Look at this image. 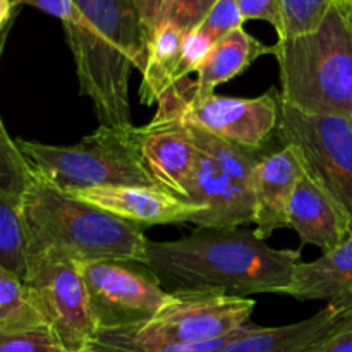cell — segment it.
I'll list each match as a JSON object with an SVG mask.
<instances>
[{"instance_id": "obj_16", "label": "cell", "mask_w": 352, "mask_h": 352, "mask_svg": "<svg viewBox=\"0 0 352 352\" xmlns=\"http://www.w3.org/2000/svg\"><path fill=\"white\" fill-rule=\"evenodd\" d=\"M285 294L298 301H325L340 311L352 309V232L318 260L301 261Z\"/></svg>"}, {"instance_id": "obj_27", "label": "cell", "mask_w": 352, "mask_h": 352, "mask_svg": "<svg viewBox=\"0 0 352 352\" xmlns=\"http://www.w3.org/2000/svg\"><path fill=\"white\" fill-rule=\"evenodd\" d=\"M243 24L244 17L237 0H219L199 28L219 43L223 36L243 28Z\"/></svg>"}, {"instance_id": "obj_28", "label": "cell", "mask_w": 352, "mask_h": 352, "mask_svg": "<svg viewBox=\"0 0 352 352\" xmlns=\"http://www.w3.org/2000/svg\"><path fill=\"white\" fill-rule=\"evenodd\" d=\"M217 2L219 0H172L165 21L186 34L201 26Z\"/></svg>"}, {"instance_id": "obj_7", "label": "cell", "mask_w": 352, "mask_h": 352, "mask_svg": "<svg viewBox=\"0 0 352 352\" xmlns=\"http://www.w3.org/2000/svg\"><path fill=\"white\" fill-rule=\"evenodd\" d=\"M253 309V299L239 296L215 292L174 294V299L150 322L105 332L148 346L203 344L219 340L246 327L251 323Z\"/></svg>"}, {"instance_id": "obj_9", "label": "cell", "mask_w": 352, "mask_h": 352, "mask_svg": "<svg viewBox=\"0 0 352 352\" xmlns=\"http://www.w3.org/2000/svg\"><path fill=\"white\" fill-rule=\"evenodd\" d=\"M81 274L98 330L143 325L174 299L138 261H95L81 265Z\"/></svg>"}, {"instance_id": "obj_3", "label": "cell", "mask_w": 352, "mask_h": 352, "mask_svg": "<svg viewBox=\"0 0 352 352\" xmlns=\"http://www.w3.org/2000/svg\"><path fill=\"white\" fill-rule=\"evenodd\" d=\"M23 217L28 263L41 258L78 265L144 260L148 239L143 227L74 198L34 168L23 199Z\"/></svg>"}, {"instance_id": "obj_29", "label": "cell", "mask_w": 352, "mask_h": 352, "mask_svg": "<svg viewBox=\"0 0 352 352\" xmlns=\"http://www.w3.org/2000/svg\"><path fill=\"white\" fill-rule=\"evenodd\" d=\"M308 352H352V309L346 311L332 332Z\"/></svg>"}, {"instance_id": "obj_13", "label": "cell", "mask_w": 352, "mask_h": 352, "mask_svg": "<svg viewBox=\"0 0 352 352\" xmlns=\"http://www.w3.org/2000/svg\"><path fill=\"white\" fill-rule=\"evenodd\" d=\"M143 155L162 189L188 201L199 150L177 119H153L141 127Z\"/></svg>"}, {"instance_id": "obj_8", "label": "cell", "mask_w": 352, "mask_h": 352, "mask_svg": "<svg viewBox=\"0 0 352 352\" xmlns=\"http://www.w3.org/2000/svg\"><path fill=\"white\" fill-rule=\"evenodd\" d=\"M157 119H177L230 143L248 148L268 146L280 120V95L270 89L254 98L210 95L184 100L167 91L158 102Z\"/></svg>"}, {"instance_id": "obj_21", "label": "cell", "mask_w": 352, "mask_h": 352, "mask_svg": "<svg viewBox=\"0 0 352 352\" xmlns=\"http://www.w3.org/2000/svg\"><path fill=\"white\" fill-rule=\"evenodd\" d=\"M43 327H48V322L33 291L26 282L0 268V333L26 332Z\"/></svg>"}, {"instance_id": "obj_32", "label": "cell", "mask_w": 352, "mask_h": 352, "mask_svg": "<svg viewBox=\"0 0 352 352\" xmlns=\"http://www.w3.org/2000/svg\"><path fill=\"white\" fill-rule=\"evenodd\" d=\"M21 6H31L45 14L57 17L62 24H72L78 21L79 10L74 0H19Z\"/></svg>"}, {"instance_id": "obj_10", "label": "cell", "mask_w": 352, "mask_h": 352, "mask_svg": "<svg viewBox=\"0 0 352 352\" xmlns=\"http://www.w3.org/2000/svg\"><path fill=\"white\" fill-rule=\"evenodd\" d=\"M65 352L88 351L98 336L81 265L41 258L28 263L24 280Z\"/></svg>"}, {"instance_id": "obj_31", "label": "cell", "mask_w": 352, "mask_h": 352, "mask_svg": "<svg viewBox=\"0 0 352 352\" xmlns=\"http://www.w3.org/2000/svg\"><path fill=\"white\" fill-rule=\"evenodd\" d=\"M170 3L172 0H134L146 41H150L151 34L165 21Z\"/></svg>"}, {"instance_id": "obj_17", "label": "cell", "mask_w": 352, "mask_h": 352, "mask_svg": "<svg viewBox=\"0 0 352 352\" xmlns=\"http://www.w3.org/2000/svg\"><path fill=\"white\" fill-rule=\"evenodd\" d=\"M272 50L274 48L261 43L244 28H239L215 45L205 64L196 72L198 79L195 82H188V79H184L172 86L168 91L184 100L205 98L213 95L217 86L243 74L256 58L272 54Z\"/></svg>"}, {"instance_id": "obj_4", "label": "cell", "mask_w": 352, "mask_h": 352, "mask_svg": "<svg viewBox=\"0 0 352 352\" xmlns=\"http://www.w3.org/2000/svg\"><path fill=\"white\" fill-rule=\"evenodd\" d=\"M280 100L301 112L352 120V6L336 2L316 31L272 45Z\"/></svg>"}, {"instance_id": "obj_6", "label": "cell", "mask_w": 352, "mask_h": 352, "mask_svg": "<svg viewBox=\"0 0 352 352\" xmlns=\"http://www.w3.org/2000/svg\"><path fill=\"white\" fill-rule=\"evenodd\" d=\"M277 136L306 174L337 203L352 227V120L308 113L280 100Z\"/></svg>"}, {"instance_id": "obj_30", "label": "cell", "mask_w": 352, "mask_h": 352, "mask_svg": "<svg viewBox=\"0 0 352 352\" xmlns=\"http://www.w3.org/2000/svg\"><path fill=\"white\" fill-rule=\"evenodd\" d=\"M244 21H267L275 28L277 34L282 33V16L278 0H237Z\"/></svg>"}, {"instance_id": "obj_19", "label": "cell", "mask_w": 352, "mask_h": 352, "mask_svg": "<svg viewBox=\"0 0 352 352\" xmlns=\"http://www.w3.org/2000/svg\"><path fill=\"white\" fill-rule=\"evenodd\" d=\"M184 36L174 24L164 23L157 28L148 41L146 67L140 88V100L144 105H153L177 82L179 65L182 58Z\"/></svg>"}, {"instance_id": "obj_23", "label": "cell", "mask_w": 352, "mask_h": 352, "mask_svg": "<svg viewBox=\"0 0 352 352\" xmlns=\"http://www.w3.org/2000/svg\"><path fill=\"white\" fill-rule=\"evenodd\" d=\"M31 177L33 165L0 120V196L24 199Z\"/></svg>"}, {"instance_id": "obj_20", "label": "cell", "mask_w": 352, "mask_h": 352, "mask_svg": "<svg viewBox=\"0 0 352 352\" xmlns=\"http://www.w3.org/2000/svg\"><path fill=\"white\" fill-rule=\"evenodd\" d=\"M181 122V120H179ZM182 124V122H181ZM188 133L189 140L195 143L201 153L208 155L212 160H215L220 167L230 175L241 181L243 184L254 189V175H256L258 165L261 164L265 157L270 153L268 146L265 148H248L241 144L230 143L223 138L215 136L205 129H199L196 126L182 124Z\"/></svg>"}, {"instance_id": "obj_33", "label": "cell", "mask_w": 352, "mask_h": 352, "mask_svg": "<svg viewBox=\"0 0 352 352\" xmlns=\"http://www.w3.org/2000/svg\"><path fill=\"white\" fill-rule=\"evenodd\" d=\"M337 2H344V3H349V6H352V0H337Z\"/></svg>"}, {"instance_id": "obj_12", "label": "cell", "mask_w": 352, "mask_h": 352, "mask_svg": "<svg viewBox=\"0 0 352 352\" xmlns=\"http://www.w3.org/2000/svg\"><path fill=\"white\" fill-rule=\"evenodd\" d=\"M188 201L205 210L192 222L198 227L236 229L254 222V189L237 181L201 151L189 182Z\"/></svg>"}, {"instance_id": "obj_35", "label": "cell", "mask_w": 352, "mask_h": 352, "mask_svg": "<svg viewBox=\"0 0 352 352\" xmlns=\"http://www.w3.org/2000/svg\"><path fill=\"white\" fill-rule=\"evenodd\" d=\"M12 2H14V3H17V6H21V3H19V0H12Z\"/></svg>"}, {"instance_id": "obj_1", "label": "cell", "mask_w": 352, "mask_h": 352, "mask_svg": "<svg viewBox=\"0 0 352 352\" xmlns=\"http://www.w3.org/2000/svg\"><path fill=\"white\" fill-rule=\"evenodd\" d=\"M301 250H275L250 230L199 227L177 241H146L143 265L170 294H285Z\"/></svg>"}, {"instance_id": "obj_18", "label": "cell", "mask_w": 352, "mask_h": 352, "mask_svg": "<svg viewBox=\"0 0 352 352\" xmlns=\"http://www.w3.org/2000/svg\"><path fill=\"white\" fill-rule=\"evenodd\" d=\"M344 315L346 311L325 306L316 315L291 325L270 329L253 325L219 352H308L332 332Z\"/></svg>"}, {"instance_id": "obj_14", "label": "cell", "mask_w": 352, "mask_h": 352, "mask_svg": "<svg viewBox=\"0 0 352 352\" xmlns=\"http://www.w3.org/2000/svg\"><path fill=\"white\" fill-rule=\"evenodd\" d=\"M305 174L298 153L291 146L272 150L254 175V223L260 239L289 227V205L298 181Z\"/></svg>"}, {"instance_id": "obj_34", "label": "cell", "mask_w": 352, "mask_h": 352, "mask_svg": "<svg viewBox=\"0 0 352 352\" xmlns=\"http://www.w3.org/2000/svg\"><path fill=\"white\" fill-rule=\"evenodd\" d=\"M82 352H98V351H95V349H88V351H82Z\"/></svg>"}, {"instance_id": "obj_24", "label": "cell", "mask_w": 352, "mask_h": 352, "mask_svg": "<svg viewBox=\"0 0 352 352\" xmlns=\"http://www.w3.org/2000/svg\"><path fill=\"white\" fill-rule=\"evenodd\" d=\"M337 0H278L282 33L278 40L302 36L322 26Z\"/></svg>"}, {"instance_id": "obj_2", "label": "cell", "mask_w": 352, "mask_h": 352, "mask_svg": "<svg viewBox=\"0 0 352 352\" xmlns=\"http://www.w3.org/2000/svg\"><path fill=\"white\" fill-rule=\"evenodd\" d=\"M78 21L64 24L79 91L95 107L100 126H131L129 78L146 67L148 41L134 0H74Z\"/></svg>"}, {"instance_id": "obj_15", "label": "cell", "mask_w": 352, "mask_h": 352, "mask_svg": "<svg viewBox=\"0 0 352 352\" xmlns=\"http://www.w3.org/2000/svg\"><path fill=\"white\" fill-rule=\"evenodd\" d=\"M287 220L302 244H313L323 253L336 250L352 232L342 210L306 172L296 184Z\"/></svg>"}, {"instance_id": "obj_11", "label": "cell", "mask_w": 352, "mask_h": 352, "mask_svg": "<svg viewBox=\"0 0 352 352\" xmlns=\"http://www.w3.org/2000/svg\"><path fill=\"white\" fill-rule=\"evenodd\" d=\"M81 201L95 205L113 217L136 226L146 227L162 223L195 222L205 210L184 201L162 188L144 186H110V188L74 189L67 191Z\"/></svg>"}, {"instance_id": "obj_25", "label": "cell", "mask_w": 352, "mask_h": 352, "mask_svg": "<svg viewBox=\"0 0 352 352\" xmlns=\"http://www.w3.org/2000/svg\"><path fill=\"white\" fill-rule=\"evenodd\" d=\"M0 352H65L52 329L0 333Z\"/></svg>"}, {"instance_id": "obj_5", "label": "cell", "mask_w": 352, "mask_h": 352, "mask_svg": "<svg viewBox=\"0 0 352 352\" xmlns=\"http://www.w3.org/2000/svg\"><path fill=\"white\" fill-rule=\"evenodd\" d=\"M16 141L34 170L64 191L110 186L160 188L144 162L141 127L133 124L100 126L71 146Z\"/></svg>"}, {"instance_id": "obj_26", "label": "cell", "mask_w": 352, "mask_h": 352, "mask_svg": "<svg viewBox=\"0 0 352 352\" xmlns=\"http://www.w3.org/2000/svg\"><path fill=\"white\" fill-rule=\"evenodd\" d=\"M215 45L217 41L208 33H205L201 28H196V30L186 33L184 45H182L181 65H179L177 72V82L188 79V76L192 74V72H198L206 62V58L210 57Z\"/></svg>"}, {"instance_id": "obj_22", "label": "cell", "mask_w": 352, "mask_h": 352, "mask_svg": "<svg viewBox=\"0 0 352 352\" xmlns=\"http://www.w3.org/2000/svg\"><path fill=\"white\" fill-rule=\"evenodd\" d=\"M0 268L21 280L28 277V239L23 199L0 196Z\"/></svg>"}]
</instances>
